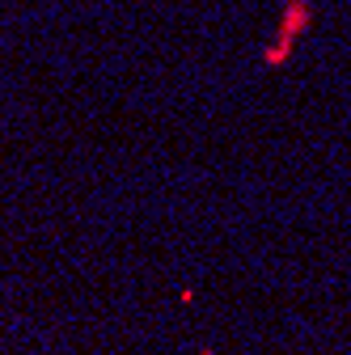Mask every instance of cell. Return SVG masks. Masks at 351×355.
<instances>
[{
    "label": "cell",
    "mask_w": 351,
    "mask_h": 355,
    "mask_svg": "<svg viewBox=\"0 0 351 355\" xmlns=\"http://www.w3.org/2000/svg\"><path fill=\"white\" fill-rule=\"evenodd\" d=\"M309 30V0H288V13H284V38L280 42H292L296 34Z\"/></svg>",
    "instance_id": "1"
}]
</instances>
